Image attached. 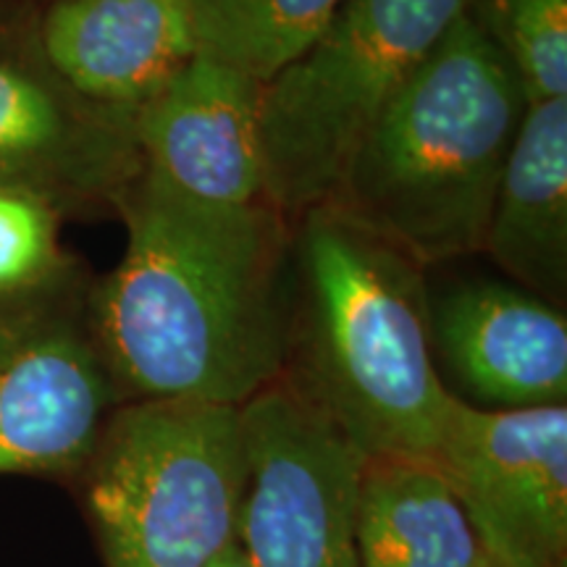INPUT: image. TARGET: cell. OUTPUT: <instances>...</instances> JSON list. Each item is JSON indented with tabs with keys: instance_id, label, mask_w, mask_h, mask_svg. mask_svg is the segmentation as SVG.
I'll list each match as a JSON object with an SVG mask.
<instances>
[{
	"instance_id": "cell-15",
	"label": "cell",
	"mask_w": 567,
	"mask_h": 567,
	"mask_svg": "<svg viewBox=\"0 0 567 567\" xmlns=\"http://www.w3.org/2000/svg\"><path fill=\"white\" fill-rule=\"evenodd\" d=\"M197 53L271 82L326 30L344 0H184Z\"/></svg>"
},
{
	"instance_id": "cell-2",
	"label": "cell",
	"mask_w": 567,
	"mask_h": 567,
	"mask_svg": "<svg viewBox=\"0 0 567 567\" xmlns=\"http://www.w3.org/2000/svg\"><path fill=\"white\" fill-rule=\"evenodd\" d=\"M425 271L331 203L292 218L281 379L365 457L431 460L455 396L436 365Z\"/></svg>"
},
{
	"instance_id": "cell-13",
	"label": "cell",
	"mask_w": 567,
	"mask_h": 567,
	"mask_svg": "<svg viewBox=\"0 0 567 567\" xmlns=\"http://www.w3.org/2000/svg\"><path fill=\"white\" fill-rule=\"evenodd\" d=\"M484 252L515 287L565 308L567 97L528 105L496 189Z\"/></svg>"
},
{
	"instance_id": "cell-19",
	"label": "cell",
	"mask_w": 567,
	"mask_h": 567,
	"mask_svg": "<svg viewBox=\"0 0 567 567\" xmlns=\"http://www.w3.org/2000/svg\"><path fill=\"white\" fill-rule=\"evenodd\" d=\"M478 567H523V565H517V563H513V559H507V557L496 555L494 549L484 547V555H481V563H478Z\"/></svg>"
},
{
	"instance_id": "cell-10",
	"label": "cell",
	"mask_w": 567,
	"mask_h": 567,
	"mask_svg": "<svg viewBox=\"0 0 567 567\" xmlns=\"http://www.w3.org/2000/svg\"><path fill=\"white\" fill-rule=\"evenodd\" d=\"M260 97L264 84L197 53L134 116L142 168L200 203H266Z\"/></svg>"
},
{
	"instance_id": "cell-16",
	"label": "cell",
	"mask_w": 567,
	"mask_h": 567,
	"mask_svg": "<svg viewBox=\"0 0 567 567\" xmlns=\"http://www.w3.org/2000/svg\"><path fill=\"white\" fill-rule=\"evenodd\" d=\"M467 17L515 69L528 103L567 97V0H467Z\"/></svg>"
},
{
	"instance_id": "cell-8",
	"label": "cell",
	"mask_w": 567,
	"mask_h": 567,
	"mask_svg": "<svg viewBox=\"0 0 567 567\" xmlns=\"http://www.w3.org/2000/svg\"><path fill=\"white\" fill-rule=\"evenodd\" d=\"M431 463L484 547L523 567H567V405L488 410L452 396Z\"/></svg>"
},
{
	"instance_id": "cell-14",
	"label": "cell",
	"mask_w": 567,
	"mask_h": 567,
	"mask_svg": "<svg viewBox=\"0 0 567 567\" xmlns=\"http://www.w3.org/2000/svg\"><path fill=\"white\" fill-rule=\"evenodd\" d=\"M354 547L358 567H478L484 555L455 488L421 457H365Z\"/></svg>"
},
{
	"instance_id": "cell-4",
	"label": "cell",
	"mask_w": 567,
	"mask_h": 567,
	"mask_svg": "<svg viewBox=\"0 0 567 567\" xmlns=\"http://www.w3.org/2000/svg\"><path fill=\"white\" fill-rule=\"evenodd\" d=\"M74 486L105 567H208L237 544L243 523L239 408L124 402Z\"/></svg>"
},
{
	"instance_id": "cell-5",
	"label": "cell",
	"mask_w": 567,
	"mask_h": 567,
	"mask_svg": "<svg viewBox=\"0 0 567 567\" xmlns=\"http://www.w3.org/2000/svg\"><path fill=\"white\" fill-rule=\"evenodd\" d=\"M467 0H344L313 45L264 84V197L284 218L334 195L354 151Z\"/></svg>"
},
{
	"instance_id": "cell-12",
	"label": "cell",
	"mask_w": 567,
	"mask_h": 567,
	"mask_svg": "<svg viewBox=\"0 0 567 567\" xmlns=\"http://www.w3.org/2000/svg\"><path fill=\"white\" fill-rule=\"evenodd\" d=\"M32 42L76 97L132 124L197 55L184 0H53Z\"/></svg>"
},
{
	"instance_id": "cell-7",
	"label": "cell",
	"mask_w": 567,
	"mask_h": 567,
	"mask_svg": "<svg viewBox=\"0 0 567 567\" xmlns=\"http://www.w3.org/2000/svg\"><path fill=\"white\" fill-rule=\"evenodd\" d=\"M250 567H358L354 499L365 455L279 379L239 408Z\"/></svg>"
},
{
	"instance_id": "cell-11",
	"label": "cell",
	"mask_w": 567,
	"mask_h": 567,
	"mask_svg": "<svg viewBox=\"0 0 567 567\" xmlns=\"http://www.w3.org/2000/svg\"><path fill=\"white\" fill-rule=\"evenodd\" d=\"M434 354L488 410L567 405V316L542 297L473 279L431 297Z\"/></svg>"
},
{
	"instance_id": "cell-1",
	"label": "cell",
	"mask_w": 567,
	"mask_h": 567,
	"mask_svg": "<svg viewBox=\"0 0 567 567\" xmlns=\"http://www.w3.org/2000/svg\"><path fill=\"white\" fill-rule=\"evenodd\" d=\"M113 208L126 247L87 292L95 342L124 402L243 408L281 379L292 221L268 203L213 205L140 166Z\"/></svg>"
},
{
	"instance_id": "cell-9",
	"label": "cell",
	"mask_w": 567,
	"mask_h": 567,
	"mask_svg": "<svg viewBox=\"0 0 567 567\" xmlns=\"http://www.w3.org/2000/svg\"><path fill=\"white\" fill-rule=\"evenodd\" d=\"M134 124L76 97L34 51L0 42V189L61 216L116 205L140 172Z\"/></svg>"
},
{
	"instance_id": "cell-18",
	"label": "cell",
	"mask_w": 567,
	"mask_h": 567,
	"mask_svg": "<svg viewBox=\"0 0 567 567\" xmlns=\"http://www.w3.org/2000/svg\"><path fill=\"white\" fill-rule=\"evenodd\" d=\"M208 567H250V563H247V557L243 555V549H239V544H234V547L226 549L224 555L213 559Z\"/></svg>"
},
{
	"instance_id": "cell-6",
	"label": "cell",
	"mask_w": 567,
	"mask_h": 567,
	"mask_svg": "<svg viewBox=\"0 0 567 567\" xmlns=\"http://www.w3.org/2000/svg\"><path fill=\"white\" fill-rule=\"evenodd\" d=\"M87 292L69 264L0 297V476L74 484L124 405L92 334Z\"/></svg>"
},
{
	"instance_id": "cell-3",
	"label": "cell",
	"mask_w": 567,
	"mask_h": 567,
	"mask_svg": "<svg viewBox=\"0 0 567 567\" xmlns=\"http://www.w3.org/2000/svg\"><path fill=\"white\" fill-rule=\"evenodd\" d=\"M528 95L467 11L396 92L326 203L423 268L484 252Z\"/></svg>"
},
{
	"instance_id": "cell-17",
	"label": "cell",
	"mask_w": 567,
	"mask_h": 567,
	"mask_svg": "<svg viewBox=\"0 0 567 567\" xmlns=\"http://www.w3.org/2000/svg\"><path fill=\"white\" fill-rule=\"evenodd\" d=\"M61 213L40 197L0 189V297L53 279L71 260L61 250Z\"/></svg>"
}]
</instances>
